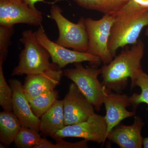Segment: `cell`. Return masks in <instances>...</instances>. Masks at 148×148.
I'll list each match as a JSON object with an SVG mask.
<instances>
[{
	"label": "cell",
	"mask_w": 148,
	"mask_h": 148,
	"mask_svg": "<svg viewBox=\"0 0 148 148\" xmlns=\"http://www.w3.org/2000/svg\"><path fill=\"white\" fill-rule=\"evenodd\" d=\"M42 21V13L31 8L22 0H0V25L24 24L38 26Z\"/></svg>",
	"instance_id": "9"
},
{
	"label": "cell",
	"mask_w": 148,
	"mask_h": 148,
	"mask_svg": "<svg viewBox=\"0 0 148 148\" xmlns=\"http://www.w3.org/2000/svg\"><path fill=\"white\" fill-rule=\"evenodd\" d=\"M63 101L66 125L85 121L95 114L94 106L73 82L69 85V91Z\"/></svg>",
	"instance_id": "10"
},
{
	"label": "cell",
	"mask_w": 148,
	"mask_h": 148,
	"mask_svg": "<svg viewBox=\"0 0 148 148\" xmlns=\"http://www.w3.org/2000/svg\"><path fill=\"white\" fill-rule=\"evenodd\" d=\"M56 144H53L48 141L45 138H42L38 145L34 148H87L88 146L87 141L83 140L76 143H70L63 140V139L55 140Z\"/></svg>",
	"instance_id": "23"
},
{
	"label": "cell",
	"mask_w": 148,
	"mask_h": 148,
	"mask_svg": "<svg viewBox=\"0 0 148 148\" xmlns=\"http://www.w3.org/2000/svg\"><path fill=\"white\" fill-rule=\"evenodd\" d=\"M63 10L56 5H52L49 16L55 21L59 32L55 42L59 45L74 50L86 52L88 49V40L85 18L81 17L77 23H74L62 14Z\"/></svg>",
	"instance_id": "5"
},
{
	"label": "cell",
	"mask_w": 148,
	"mask_h": 148,
	"mask_svg": "<svg viewBox=\"0 0 148 148\" xmlns=\"http://www.w3.org/2000/svg\"><path fill=\"white\" fill-rule=\"evenodd\" d=\"M114 20V14H104L102 18L98 20L85 18L88 40L86 52L98 57L104 65L109 64L114 58L108 48Z\"/></svg>",
	"instance_id": "6"
},
{
	"label": "cell",
	"mask_w": 148,
	"mask_h": 148,
	"mask_svg": "<svg viewBox=\"0 0 148 148\" xmlns=\"http://www.w3.org/2000/svg\"><path fill=\"white\" fill-rule=\"evenodd\" d=\"M143 146L144 148H148V137L143 138Z\"/></svg>",
	"instance_id": "25"
},
{
	"label": "cell",
	"mask_w": 148,
	"mask_h": 148,
	"mask_svg": "<svg viewBox=\"0 0 148 148\" xmlns=\"http://www.w3.org/2000/svg\"><path fill=\"white\" fill-rule=\"evenodd\" d=\"M10 86L13 91L12 111L22 127L39 131L40 119L33 113L24 91L23 85L18 80L11 79Z\"/></svg>",
	"instance_id": "14"
},
{
	"label": "cell",
	"mask_w": 148,
	"mask_h": 148,
	"mask_svg": "<svg viewBox=\"0 0 148 148\" xmlns=\"http://www.w3.org/2000/svg\"><path fill=\"white\" fill-rule=\"evenodd\" d=\"M21 127L17 117L12 111L4 110L0 113V141L5 147L14 143Z\"/></svg>",
	"instance_id": "16"
},
{
	"label": "cell",
	"mask_w": 148,
	"mask_h": 148,
	"mask_svg": "<svg viewBox=\"0 0 148 148\" xmlns=\"http://www.w3.org/2000/svg\"><path fill=\"white\" fill-rule=\"evenodd\" d=\"M114 16L108 43L114 58L120 48L138 42L142 30L148 26V7L130 0Z\"/></svg>",
	"instance_id": "1"
},
{
	"label": "cell",
	"mask_w": 148,
	"mask_h": 148,
	"mask_svg": "<svg viewBox=\"0 0 148 148\" xmlns=\"http://www.w3.org/2000/svg\"><path fill=\"white\" fill-rule=\"evenodd\" d=\"M106 111L105 116L107 125V136L111 130L123 120L135 116V112L127 110L131 106L129 96L121 93L108 92L104 103Z\"/></svg>",
	"instance_id": "12"
},
{
	"label": "cell",
	"mask_w": 148,
	"mask_h": 148,
	"mask_svg": "<svg viewBox=\"0 0 148 148\" xmlns=\"http://www.w3.org/2000/svg\"><path fill=\"white\" fill-rule=\"evenodd\" d=\"M37 41L47 51L52 63L62 69L69 64L89 62L92 65H98L101 62L97 56L86 52H81L68 49L49 39L43 28L40 26L34 32Z\"/></svg>",
	"instance_id": "8"
},
{
	"label": "cell",
	"mask_w": 148,
	"mask_h": 148,
	"mask_svg": "<svg viewBox=\"0 0 148 148\" xmlns=\"http://www.w3.org/2000/svg\"><path fill=\"white\" fill-rule=\"evenodd\" d=\"M144 125L143 119L135 116L133 124L125 125L121 123L109 132L107 139L121 148H143L141 132Z\"/></svg>",
	"instance_id": "13"
},
{
	"label": "cell",
	"mask_w": 148,
	"mask_h": 148,
	"mask_svg": "<svg viewBox=\"0 0 148 148\" xmlns=\"http://www.w3.org/2000/svg\"><path fill=\"white\" fill-rule=\"evenodd\" d=\"M97 66L84 67L81 63H75L74 68L66 69L63 74L76 85L95 110L100 111L108 92L112 91L107 90L98 79L102 70Z\"/></svg>",
	"instance_id": "4"
},
{
	"label": "cell",
	"mask_w": 148,
	"mask_h": 148,
	"mask_svg": "<svg viewBox=\"0 0 148 148\" xmlns=\"http://www.w3.org/2000/svg\"><path fill=\"white\" fill-rule=\"evenodd\" d=\"M58 97V91L53 89L34 98H27L33 113L40 118L50 108Z\"/></svg>",
	"instance_id": "19"
},
{
	"label": "cell",
	"mask_w": 148,
	"mask_h": 148,
	"mask_svg": "<svg viewBox=\"0 0 148 148\" xmlns=\"http://www.w3.org/2000/svg\"><path fill=\"white\" fill-rule=\"evenodd\" d=\"M20 41L24 48L19 54L18 66L14 69L12 76L40 74L54 66L49 61V53L38 42L32 30L22 32Z\"/></svg>",
	"instance_id": "3"
},
{
	"label": "cell",
	"mask_w": 148,
	"mask_h": 148,
	"mask_svg": "<svg viewBox=\"0 0 148 148\" xmlns=\"http://www.w3.org/2000/svg\"><path fill=\"white\" fill-rule=\"evenodd\" d=\"M131 82V89L138 86L141 90L140 94L134 93L129 96L131 106H132L133 111L135 112L140 104L145 103L148 105V74L142 69Z\"/></svg>",
	"instance_id": "18"
},
{
	"label": "cell",
	"mask_w": 148,
	"mask_h": 148,
	"mask_svg": "<svg viewBox=\"0 0 148 148\" xmlns=\"http://www.w3.org/2000/svg\"><path fill=\"white\" fill-rule=\"evenodd\" d=\"M24 2L27 3L32 9L37 10V9L35 6V4L37 2H44L45 3V0H22Z\"/></svg>",
	"instance_id": "24"
},
{
	"label": "cell",
	"mask_w": 148,
	"mask_h": 148,
	"mask_svg": "<svg viewBox=\"0 0 148 148\" xmlns=\"http://www.w3.org/2000/svg\"><path fill=\"white\" fill-rule=\"evenodd\" d=\"M14 33V26L0 25V64H3L7 57L10 38Z\"/></svg>",
	"instance_id": "22"
},
{
	"label": "cell",
	"mask_w": 148,
	"mask_h": 148,
	"mask_svg": "<svg viewBox=\"0 0 148 148\" xmlns=\"http://www.w3.org/2000/svg\"><path fill=\"white\" fill-rule=\"evenodd\" d=\"M107 125L105 116L94 114L85 121L66 125L50 135L54 140L66 138H82L104 145L107 140Z\"/></svg>",
	"instance_id": "7"
},
{
	"label": "cell",
	"mask_w": 148,
	"mask_h": 148,
	"mask_svg": "<svg viewBox=\"0 0 148 148\" xmlns=\"http://www.w3.org/2000/svg\"><path fill=\"white\" fill-rule=\"evenodd\" d=\"M145 43L141 40L126 47L109 64L101 68L102 83L107 90L121 93L128 84L142 70L141 61L145 52Z\"/></svg>",
	"instance_id": "2"
},
{
	"label": "cell",
	"mask_w": 148,
	"mask_h": 148,
	"mask_svg": "<svg viewBox=\"0 0 148 148\" xmlns=\"http://www.w3.org/2000/svg\"><path fill=\"white\" fill-rule=\"evenodd\" d=\"M134 1H135L139 3H138V1H139V0H134Z\"/></svg>",
	"instance_id": "27"
},
{
	"label": "cell",
	"mask_w": 148,
	"mask_h": 148,
	"mask_svg": "<svg viewBox=\"0 0 148 148\" xmlns=\"http://www.w3.org/2000/svg\"><path fill=\"white\" fill-rule=\"evenodd\" d=\"M13 91L6 81L3 64H0V105L4 110L12 111Z\"/></svg>",
	"instance_id": "21"
},
{
	"label": "cell",
	"mask_w": 148,
	"mask_h": 148,
	"mask_svg": "<svg viewBox=\"0 0 148 148\" xmlns=\"http://www.w3.org/2000/svg\"><path fill=\"white\" fill-rule=\"evenodd\" d=\"M86 9L96 11L104 14H114L130 0H73Z\"/></svg>",
	"instance_id": "17"
},
{
	"label": "cell",
	"mask_w": 148,
	"mask_h": 148,
	"mask_svg": "<svg viewBox=\"0 0 148 148\" xmlns=\"http://www.w3.org/2000/svg\"><path fill=\"white\" fill-rule=\"evenodd\" d=\"M145 35L146 36H148V27L147 29V30H146Z\"/></svg>",
	"instance_id": "26"
},
{
	"label": "cell",
	"mask_w": 148,
	"mask_h": 148,
	"mask_svg": "<svg viewBox=\"0 0 148 148\" xmlns=\"http://www.w3.org/2000/svg\"><path fill=\"white\" fill-rule=\"evenodd\" d=\"M38 132L21 126L14 141V145L18 148H34L42 139Z\"/></svg>",
	"instance_id": "20"
},
{
	"label": "cell",
	"mask_w": 148,
	"mask_h": 148,
	"mask_svg": "<svg viewBox=\"0 0 148 148\" xmlns=\"http://www.w3.org/2000/svg\"><path fill=\"white\" fill-rule=\"evenodd\" d=\"M66 126L64 101L57 99L50 108L41 116L40 131L42 135L50 136Z\"/></svg>",
	"instance_id": "15"
},
{
	"label": "cell",
	"mask_w": 148,
	"mask_h": 148,
	"mask_svg": "<svg viewBox=\"0 0 148 148\" xmlns=\"http://www.w3.org/2000/svg\"><path fill=\"white\" fill-rule=\"evenodd\" d=\"M64 75L61 69L54 66L42 73L27 75L23 88L27 98L38 96L44 92L54 89Z\"/></svg>",
	"instance_id": "11"
}]
</instances>
